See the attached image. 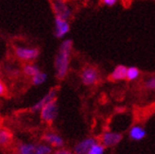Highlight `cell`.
Segmentation results:
<instances>
[{"instance_id":"26","label":"cell","mask_w":155,"mask_h":154,"mask_svg":"<svg viewBox=\"0 0 155 154\" xmlns=\"http://www.w3.org/2000/svg\"><path fill=\"white\" fill-rule=\"evenodd\" d=\"M14 154H19V153H17V152H15V153H14Z\"/></svg>"},{"instance_id":"6","label":"cell","mask_w":155,"mask_h":154,"mask_svg":"<svg viewBox=\"0 0 155 154\" xmlns=\"http://www.w3.org/2000/svg\"><path fill=\"white\" fill-rule=\"evenodd\" d=\"M39 113H40V117L43 122L46 124H52L59 116V105L57 100H53L45 105Z\"/></svg>"},{"instance_id":"3","label":"cell","mask_w":155,"mask_h":154,"mask_svg":"<svg viewBox=\"0 0 155 154\" xmlns=\"http://www.w3.org/2000/svg\"><path fill=\"white\" fill-rule=\"evenodd\" d=\"M14 56L24 63H33L40 55V50L35 47H22L17 45L13 49Z\"/></svg>"},{"instance_id":"15","label":"cell","mask_w":155,"mask_h":154,"mask_svg":"<svg viewBox=\"0 0 155 154\" xmlns=\"http://www.w3.org/2000/svg\"><path fill=\"white\" fill-rule=\"evenodd\" d=\"M40 71H41L40 67L34 63H26L22 66V73L26 77L30 78V79H31L33 76H35L36 74H38Z\"/></svg>"},{"instance_id":"7","label":"cell","mask_w":155,"mask_h":154,"mask_svg":"<svg viewBox=\"0 0 155 154\" xmlns=\"http://www.w3.org/2000/svg\"><path fill=\"white\" fill-rule=\"evenodd\" d=\"M123 139L122 133L114 130H106L99 137V142L101 143L106 149L108 148H114Z\"/></svg>"},{"instance_id":"25","label":"cell","mask_w":155,"mask_h":154,"mask_svg":"<svg viewBox=\"0 0 155 154\" xmlns=\"http://www.w3.org/2000/svg\"><path fill=\"white\" fill-rule=\"evenodd\" d=\"M1 74H2V69H1V67H0V76H1Z\"/></svg>"},{"instance_id":"5","label":"cell","mask_w":155,"mask_h":154,"mask_svg":"<svg viewBox=\"0 0 155 154\" xmlns=\"http://www.w3.org/2000/svg\"><path fill=\"white\" fill-rule=\"evenodd\" d=\"M53 13L56 18L68 20L72 17L73 11L65 0H50Z\"/></svg>"},{"instance_id":"18","label":"cell","mask_w":155,"mask_h":154,"mask_svg":"<svg viewBox=\"0 0 155 154\" xmlns=\"http://www.w3.org/2000/svg\"><path fill=\"white\" fill-rule=\"evenodd\" d=\"M105 149H106V148L99 141H97V143H95L92 146L87 154H104Z\"/></svg>"},{"instance_id":"24","label":"cell","mask_w":155,"mask_h":154,"mask_svg":"<svg viewBox=\"0 0 155 154\" xmlns=\"http://www.w3.org/2000/svg\"><path fill=\"white\" fill-rule=\"evenodd\" d=\"M85 2H87V3H90V2H93L94 0H84Z\"/></svg>"},{"instance_id":"10","label":"cell","mask_w":155,"mask_h":154,"mask_svg":"<svg viewBox=\"0 0 155 154\" xmlns=\"http://www.w3.org/2000/svg\"><path fill=\"white\" fill-rule=\"evenodd\" d=\"M97 141L98 139H97L94 136L85 137L83 139L78 141L73 146L72 151L74 152V154H87L92 146L95 143H97Z\"/></svg>"},{"instance_id":"9","label":"cell","mask_w":155,"mask_h":154,"mask_svg":"<svg viewBox=\"0 0 155 154\" xmlns=\"http://www.w3.org/2000/svg\"><path fill=\"white\" fill-rule=\"evenodd\" d=\"M58 96V88H51L45 96H43L39 100L30 107V111L32 113H39L42 108L48 103L56 100Z\"/></svg>"},{"instance_id":"19","label":"cell","mask_w":155,"mask_h":154,"mask_svg":"<svg viewBox=\"0 0 155 154\" xmlns=\"http://www.w3.org/2000/svg\"><path fill=\"white\" fill-rule=\"evenodd\" d=\"M144 87L149 91H155V75L149 77L148 79L145 80Z\"/></svg>"},{"instance_id":"22","label":"cell","mask_w":155,"mask_h":154,"mask_svg":"<svg viewBox=\"0 0 155 154\" xmlns=\"http://www.w3.org/2000/svg\"><path fill=\"white\" fill-rule=\"evenodd\" d=\"M6 94H7V86L5 82L0 79V97L6 96Z\"/></svg>"},{"instance_id":"2","label":"cell","mask_w":155,"mask_h":154,"mask_svg":"<svg viewBox=\"0 0 155 154\" xmlns=\"http://www.w3.org/2000/svg\"><path fill=\"white\" fill-rule=\"evenodd\" d=\"M19 154H53V149L45 142H21L17 145Z\"/></svg>"},{"instance_id":"4","label":"cell","mask_w":155,"mask_h":154,"mask_svg":"<svg viewBox=\"0 0 155 154\" xmlns=\"http://www.w3.org/2000/svg\"><path fill=\"white\" fill-rule=\"evenodd\" d=\"M80 80L84 86H94L100 80V72L96 66L86 65L81 70Z\"/></svg>"},{"instance_id":"20","label":"cell","mask_w":155,"mask_h":154,"mask_svg":"<svg viewBox=\"0 0 155 154\" xmlns=\"http://www.w3.org/2000/svg\"><path fill=\"white\" fill-rule=\"evenodd\" d=\"M19 69H17L16 67H14V66H12V65H9V66H7L6 67V73L11 76V77H15V76H17L19 74Z\"/></svg>"},{"instance_id":"8","label":"cell","mask_w":155,"mask_h":154,"mask_svg":"<svg viewBox=\"0 0 155 154\" xmlns=\"http://www.w3.org/2000/svg\"><path fill=\"white\" fill-rule=\"evenodd\" d=\"M43 142L48 144V146L54 149H59L61 148H64L65 140L64 138L59 134L58 133L54 132V130H48L43 135Z\"/></svg>"},{"instance_id":"16","label":"cell","mask_w":155,"mask_h":154,"mask_svg":"<svg viewBox=\"0 0 155 154\" xmlns=\"http://www.w3.org/2000/svg\"><path fill=\"white\" fill-rule=\"evenodd\" d=\"M140 76H141V71L138 67H136V66L127 67L126 80L128 81H135L140 78Z\"/></svg>"},{"instance_id":"13","label":"cell","mask_w":155,"mask_h":154,"mask_svg":"<svg viewBox=\"0 0 155 154\" xmlns=\"http://www.w3.org/2000/svg\"><path fill=\"white\" fill-rule=\"evenodd\" d=\"M127 66L124 64L116 65L109 75V80L112 81H122L126 80Z\"/></svg>"},{"instance_id":"23","label":"cell","mask_w":155,"mask_h":154,"mask_svg":"<svg viewBox=\"0 0 155 154\" xmlns=\"http://www.w3.org/2000/svg\"><path fill=\"white\" fill-rule=\"evenodd\" d=\"M100 2L106 7H114L118 2V0H100Z\"/></svg>"},{"instance_id":"17","label":"cell","mask_w":155,"mask_h":154,"mask_svg":"<svg viewBox=\"0 0 155 154\" xmlns=\"http://www.w3.org/2000/svg\"><path fill=\"white\" fill-rule=\"evenodd\" d=\"M48 74L43 72V71H40L38 74H36L35 76H33L31 78V83L34 86L43 85V84L48 80Z\"/></svg>"},{"instance_id":"1","label":"cell","mask_w":155,"mask_h":154,"mask_svg":"<svg viewBox=\"0 0 155 154\" xmlns=\"http://www.w3.org/2000/svg\"><path fill=\"white\" fill-rule=\"evenodd\" d=\"M73 51V41L64 39L61 43L54 58V70L57 80H61L67 76L70 68V61Z\"/></svg>"},{"instance_id":"21","label":"cell","mask_w":155,"mask_h":154,"mask_svg":"<svg viewBox=\"0 0 155 154\" xmlns=\"http://www.w3.org/2000/svg\"><path fill=\"white\" fill-rule=\"evenodd\" d=\"M53 154H74V152L72 151V149H69L66 148H61V149H56L53 152Z\"/></svg>"},{"instance_id":"14","label":"cell","mask_w":155,"mask_h":154,"mask_svg":"<svg viewBox=\"0 0 155 154\" xmlns=\"http://www.w3.org/2000/svg\"><path fill=\"white\" fill-rule=\"evenodd\" d=\"M12 143V134L8 129L0 128V148L5 149L10 147Z\"/></svg>"},{"instance_id":"11","label":"cell","mask_w":155,"mask_h":154,"mask_svg":"<svg viewBox=\"0 0 155 154\" xmlns=\"http://www.w3.org/2000/svg\"><path fill=\"white\" fill-rule=\"evenodd\" d=\"M70 31V23L68 20L56 18L54 19V31L53 34L58 39L64 38Z\"/></svg>"},{"instance_id":"12","label":"cell","mask_w":155,"mask_h":154,"mask_svg":"<svg viewBox=\"0 0 155 154\" xmlns=\"http://www.w3.org/2000/svg\"><path fill=\"white\" fill-rule=\"evenodd\" d=\"M128 134H129V137L130 140L139 142V141H142L146 137L147 130L143 126L136 124V125H134L130 128Z\"/></svg>"}]
</instances>
